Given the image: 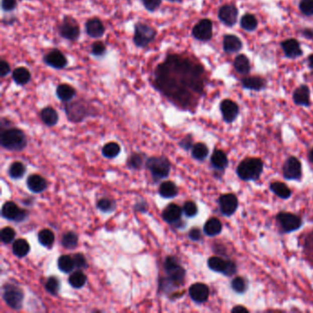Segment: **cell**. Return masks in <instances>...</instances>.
Returning <instances> with one entry per match:
<instances>
[{
  "mask_svg": "<svg viewBox=\"0 0 313 313\" xmlns=\"http://www.w3.org/2000/svg\"><path fill=\"white\" fill-rule=\"evenodd\" d=\"M243 88L249 90L261 91L266 87V81L260 76H248L242 79Z\"/></svg>",
  "mask_w": 313,
  "mask_h": 313,
  "instance_id": "obj_26",
  "label": "cell"
},
{
  "mask_svg": "<svg viewBox=\"0 0 313 313\" xmlns=\"http://www.w3.org/2000/svg\"><path fill=\"white\" fill-rule=\"evenodd\" d=\"M221 230H222V224L220 220L217 218L208 219L207 222L204 225V233L210 237L219 234L221 232Z\"/></svg>",
  "mask_w": 313,
  "mask_h": 313,
  "instance_id": "obj_30",
  "label": "cell"
},
{
  "mask_svg": "<svg viewBox=\"0 0 313 313\" xmlns=\"http://www.w3.org/2000/svg\"><path fill=\"white\" fill-rule=\"evenodd\" d=\"M141 2L147 11L150 12H154L157 11L162 4V0H141Z\"/></svg>",
  "mask_w": 313,
  "mask_h": 313,
  "instance_id": "obj_51",
  "label": "cell"
},
{
  "mask_svg": "<svg viewBox=\"0 0 313 313\" xmlns=\"http://www.w3.org/2000/svg\"><path fill=\"white\" fill-rule=\"evenodd\" d=\"M239 11L233 4L221 6L218 11L219 21L228 27L234 26L238 21Z\"/></svg>",
  "mask_w": 313,
  "mask_h": 313,
  "instance_id": "obj_14",
  "label": "cell"
},
{
  "mask_svg": "<svg viewBox=\"0 0 313 313\" xmlns=\"http://www.w3.org/2000/svg\"><path fill=\"white\" fill-rule=\"evenodd\" d=\"M23 297L24 294L22 292L20 287L7 284L4 287V292H3V299L6 304L10 307L19 310L22 308V302H23Z\"/></svg>",
  "mask_w": 313,
  "mask_h": 313,
  "instance_id": "obj_7",
  "label": "cell"
},
{
  "mask_svg": "<svg viewBox=\"0 0 313 313\" xmlns=\"http://www.w3.org/2000/svg\"><path fill=\"white\" fill-rule=\"evenodd\" d=\"M277 219L282 230L285 232H292V231L298 230L302 226L301 219L297 215H294L292 213L280 212L277 214Z\"/></svg>",
  "mask_w": 313,
  "mask_h": 313,
  "instance_id": "obj_12",
  "label": "cell"
},
{
  "mask_svg": "<svg viewBox=\"0 0 313 313\" xmlns=\"http://www.w3.org/2000/svg\"><path fill=\"white\" fill-rule=\"evenodd\" d=\"M169 2H172V3H181L182 0H167Z\"/></svg>",
  "mask_w": 313,
  "mask_h": 313,
  "instance_id": "obj_62",
  "label": "cell"
},
{
  "mask_svg": "<svg viewBox=\"0 0 313 313\" xmlns=\"http://www.w3.org/2000/svg\"><path fill=\"white\" fill-rule=\"evenodd\" d=\"M231 312L233 313H248L249 312V310L246 308V307H244V306H242V305H237V306H235L233 308H231Z\"/></svg>",
  "mask_w": 313,
  "mask_h": 313,
  "instance_id": "obj_57",
  "label": "cell"
},
{
  "mask_svg": "<svg viewBox=\"0 0 313 313\" xmlns=\"http://www.w3.org/2000/svg\"><path fill=\"white\" fill-rule=\"evenodd\" d=\"M183 211L187 217L192 218L198 214V207L193 201H187L183 207Z\"/></svg>",
  "mask_w": 313,
  "mask_h": 313,
  "instance_id": "obj_50",
  "label": "cell"
},
{
  "mask_svg": "<svg viewBox=\"0 0 313 313\" xmlns=\"http://www.w3.org/2000/svg\"><path fill=\"white\" fill-rule=\"evenodd\" d=\"M58 268L63 273H69L73 271L74 266L73 257L69 256H62L58 259Z\"/></svg>",
  "mask_w": 313,
  "mask_h": 313,
  "instance_id": "obj_39",
  "label": "cell"
},
{
  "mask_svg": "<svg viewBox=\"0 0 313 313\" xmlns=\"http://www.w3.org/2000/svg\"><path fill=\"white\" fill-rule=\"evenodd\" d=\"M41 119L45 125L54 126L57 124L59 116L53 108L46 107L41 111Z\"/></svg>",
  "mask_w": 313,
  "mask_h": 313,
  "instance_id": "obj_32",
  "label": "cell"
},
{
  "mask_svg": "<svg viewBox=\"0 0 313 313\" xmlns=\"http://www.w3.org/2000/svg\"><path fill=\"white\" fill-rule=\"evenodd\" d=\"M165 268H166L168 278L174 285H177V286L182 285L185 279L186 271L182 266L178 265V262L174 257H171V256L167 257L165 263Z\"/></svg>",
  "mask_w": 313,
  "mask_h": 313,
  "instance_id": "obj_8",
  "label": "cell"
},
{
  "mask_svg": "<svg viewBox=\"0 0 313 313\" xmlns=\"http://www.w3.org/2000/svg\"><path fill=\"white\" fill-rule=\"evenodd\" d=\"M308 66L311 68L313 70V54H310L309 56H308Z\"/></svg>",
  "mask_w": 313,
  "mask_h": 313,
  "instance_id": "obj_60",
  "label": "cell"
},
{
  "mask_svg": "<svg viewBox=\"0 0 313 313\" xmlns=\"http://www.w3.org/2000/svg\"><path fill=\"white\" fill-rule=\"evenodd\" d=\"M281 48L286 57L289 59H297L303 54L300 43L295 39H288L282 42Z\"/></svg>",
  "mask_w": 313,
  "mask_h": 313,
  "instance_id": "obj_20",
  "label": "cell"
},
{
  "mask_svg": "<svg viewBox=\"0 0 313 313\" xmlns=\"http://www.w3.org/2000/svg\"><path fill=\"white\" fill-rule=\"evenodd\" d=\"M43 62L54 69H63L68 63L67 58L58 49H53L46 53L43 57Z\"/></svg>",
  "mask_w": 313,
  "mask_h": 313,
  "instance_id": "obj_16",
  "label": "cell"
},
{
  "mask_svg": "<svg viewBox=\"0 0 313 313\" xmlns=\"http://www.w3.org/2000/svg\"><path fill=\"white\" fill-rule=\"evenodd\" d=\"M210 163L212 167L218 170H224L228 166V157L224 151L221 150H215L210 157Z\"/></svg>",
  "mask_w": 313,
  "mask_h": 313,
  "instance_id": "obj_29",
  "label": "cell"
},
{
  "mask_svg": "<svg viewBox=\"0 0 313 313\" xmlns=\"http://www.w3.org/2000/svg\"><path fill=\"white\" fill-rule=\"evenodd\" d=\"M120 146L117 142H109L102 148V154L106 158L112 159L120 154Z\"/></svg>",
  "mask_w": 313,
  "mask_h": 313,
  "instance_id": "obj_43",
  "label": "cell"
},
{
  "mask_svg": "<svg viewBox=\"0 0 313 313\" xmlns=\"http://www.w3.org/2000/svg\"><path fill=\"white\" fill-rule=\"evenodd\" d=\"M38 240L42 246L50 248L54 243L55 236L52 230L49 229H43V230H40L38 234Z\"/></svg>",
  "mask_w": 313,
  "mask_h": 313,
  "instance_id": "obj_37",
  "label": "cell"
},
{
  "mask_svg": "<svg viewBox=\"0 0 313 313\" xmlns=\"http://www.w3.org/2000/svg\"><path fill=\"white\" fill-rule=\"evenodd\" d=\"M270 189L272 192L277 195L278 198H283V199H287L291 196V190L284 183L277 182V181L271 183Z\"/></svg>",
  "mask_w": 313,
  "mask_h": 313,
  "instance_id": "obj_33",
  "label": "cell"
},
{
  "mask_svg": "<svg viewBox=\"0 0 313 313\" xmlns=\"http://www.w3.org/2000/svg\"><path fill=\"white\" fill-rule=\"evenodd\" d=\"M178 193V187L175 183L167 181L161 184L159 188V195L165 198H175Z\"/></svg>",
  "mask_w": 313,
  "mask_h": 313,
  "instance_id": "obj_34",
  "label": "cell"
},
{
  "mask_svg": "<svg viewBox=\"0 0 313 313\" xmlns=\"http://www.w3.org/2000/svg\"><path fill=\"white\" fill-rule=\"evenodd\" d=\"M298 8L303 15L313 16V0H300Z\"/></svg>",
  "mask_w": 313,
  "mask_h": 313,
  "instance_id": "obj_48",
  "label": "cell"
},
{
  "mask_svg": "<svg viewBox=\"0 0 313 313\" xmlns=\"http://www.w3.org/2000/svg\"><path fill=\"white\" fill-rule=\"evenodd\" d=\"M283 176L287 180H300L302 177V166L297 157H289L285 162L283 167Z\"/></svg>",
  "mask_w": 313,
  "mask_h": 313,
  "instance_id": "obj_11",
  "label": "cell"
},
{
  "mask_svg": "<svg viewBox=\"0 0 313 313\" xmlns=\"http://www.w3.org/2000/svg\"><path fill=\"white\" fill-rule=\"evenodd\" d=\"M182 211L183 209L178 205L170 204L164 210L162 215L163 219L168 223H176L181 219Z\"/></svg>",
  "mask_w": 313,
  "mask_h": 313,
  "instance_id": "obj_25",
  "label": "cell"
},
{
  "mask_svg": "<svg viewBox=\"0 0 313 313\" xmlns=\"http://www.w3.org/2000/svg\"><path fill=\"white\" fill-rule=\"evenodd\" d=\"M264 163L260 158H246L237 167V176L244 181H255L260 178Z\"/></svg>",
  "mask_w": 313,
  "mask_h": 313,
  "instance_id": "obj_3",
  "label": "cell"
},
{
  "mask_svg": "<svg viewBox=\"0 0 313 313\" xmlns=\"http://www.w3.org/2000/svg\"><path fill=\"white\" fill-rule=\"evenodd\" d=\"M188 292L193 301L201 304L208 300L209 296V288L203 283H195L189 287Z\"/></svg>",
  "mask_w": 313,
  "mask_h": 313,
  "instance_id": "obj_19",
  "label": "cell"
},
{
  "mask_svg": "<svg viewBox=\"0 0 313 313\" xmlns=\"http://www.w3.org/2000/svg\"><path fill=\"white\" fill-rule=\"evenodd\" d=\"M231 288L233 289V291L239 294L246 292L247 289L246 279L242 277H234L231 281Z\"/></svg>",
  "mask_w": 313,
  "mask_h": 313,
  "instance_id": "obj_45",
  "label": "cell"
},
{
  "mask_svg": "<svg viewBox=\"0 0 313 313\" xmlns=\"http://www.w3.org/2000/svg\"><path fill=\"white\" fill-rule=\"evenodd\" d=\"M97 207L103 212H111L116 209V203L110 198H101L98 201Z\"/></svg>",
  "mask_w": 313,
  "mask_h": 313,
  "instance_id": "obj_44",
  "label": "cell"
},
{
  "mask_svg": "<svg viewBox=\"0 0 313 313\" xmlns=\"http://www.w3.org/2000/svg\"><path fill=\"white\" fill-rule=\"evenodd\" d=\"M208 154H209V148L202 142L196 143L192 148V156L196 160L202 161L206 157L208 156Z\"/></svg>",
  "mask_w": 313,
  "mask_h": 313,
  "instance_id": "obj_42",
  "label": "cell"
},
{
  "mask_svg": "<svg viewBox=\"0 0 313 313\" xmlns=\"http://www.w3.org/2000/svg\"><path fill=\"white\" fill-rule=\"evenodd\" d=\"M188 236L192 241H199L201 238V230L198 228H193L189 230Z\"/></svg>",
  "mask_w": 313,
  "mask_h": 313,
  "instance_id": "obj_56",
  "label": "cell"
},
{
  "mask_svg": "<svg viewBox=\"0 0 313 313\" xmlns=\"http://www.w3.org/2000/svg\"><path fill=\"white\" fill-rule=\"evenodd\" d=\"M73 262H74V266L79 269H85L88 264H87V260L85 258V256L82 254H75L73 256Z\"/></svg>",
  "mask_w": 313,
  "mask_h": 313,
  "instance_id": "obj_52",
  "label": "cell"
},
{
  "mask_svg": "<svg viewBox=\"0 0 313 313\" xmlns=\"http://www.w3.org/2000/svg\"><path fill=\"white\" fill-rule=\"evenodd\" d=\"M219 205L220 212L224 216L230 217L234 214L238 208V198L234 194H224L219 198Z\"/></svg>",
  "mask_w": 313,
  "mask_h": 313,
  "instance_id": "obj_15",
  "label": "cell"
},
{
  "mask_svg": "<svg viewBox=\"0 0 313 313\" xmlns=\"http://www.w3.org/2000/svg\"><path fill=\"white\" fill-rule=\"evenodd\" d=\"M188 141V138H186L185 140H183V141L181 142V144H180V145H181L183 148H185V149H187V150H188V149H189L190 147L192 146V139H189L188 141Z\"/></svg>",
  "mask_w": 313,
  "mask_h": 313,
  "instance_id": "obj_59",
  "label": "cell"
},
{
  "mask_svg": "<svg viewBox=\"0 0 313 313\" xmlns=\"http://www.w3.org/2000/svg\"><path fill=\"white\" fill-rule=\"evenodd\" d=\"M233 66H234L236 72L240 73V74H248L250 73V61L245 54H239L235 57Z\"/></svg>",
  "mask_w": 313,
  "mask_h": 313,
  "instance_id": "obj_31",
  "label": "cell"
},
{
  "mask_svg": "<svg viewBox=\"0 0 313 313\" xmlns=\"http://www.w3.org/2000/svg\"><path fill=\"white\" fill-rule=\"evenodd\" d=\"M107 52V47L103 42H96L92 44L91 53L97 57L104 56Z\"/></svg>",
  "mask_w": 313,
  "mask_h": 313,
  "instance_id": "obj_49",
  "label": "cell"
},
{
  "mask_svg": "<svg viewBox=\"0 0 313 313\" xmlns=\"http://www.w3.org/2000/svg\"><path fill=\"white\" fill-rule=\"evenodd\" d=\"M11 73V65L6 60L2 59L0 61V76L5 77Z\"/></svg>",
  "mask_w": 313,
  "mask_h": 313,
  "instance_id": "obj_54",
  "label": "cell"
},
{
  "mask_svg": "<svg viewBox=\"0 0 313 313\" xmlns=\"http://www.w3.org/2000/svg\"><path fill=\"white\" fill-rule=\"evenodd\" d=\"M58 32L60 36L68 41L75 42L80 36V27L73 17L64 16L63 21L58 26Z\"/></svg>",
  "mask_w": 313,
  "mask_h": 313,
  "instance_id": "obj_5",
  "label": "cell"
},
{
  "mask_svg": "<svg viewBox=\"0 0 313 313\" xmlns=\"http://www.w3.org/2000/svg\"><path fill=\"white\" fill-rule=\"evenodd\" d=\"M219 109H220L223 120L227 123L233 122L239 115V110H240L239 106L230 99L222 100L219 106Z\"/></svg>",
  "mask_w": 313,
  "mask_h": 313,
  "instance_id": "obj_18",
  "label": "cell"
},
{
  "mask_svg": "<svg viewBox=\"0 0 313 313\" xmlns=\"http://www.w3.org/2000/svg\"><path fill=\"white\" fill-rule=\"evenodd\" d=\"M17 6H18L17 0H2L1 1L2 10L6 12H11L16 10Z\"/></svg>",
  "mask_w": 313,
  "mask_h": 313,
  "instance_id": "obj_53",
  "label": "cell"
},
{
  "mask_svg": "<svg viewBox=\"0 0 313 313\" xmlns=\"http://www.w3.org/2000/svg\"><path fill=\"white\" fill-rule=\"evenodd\" d=\"M301 34H302V36L305 37L306 39L313 40V29H305V30H302Z\"/></svg>",
  "mask_w": 313,
  "mask_h": 313,
  "instance_id": "obj_58",
  "label": "cell"
},
{
  "mask_svg": "<svg viewBox=\"0 0 313 313\" xmlns=\"http://www.w3.org/2000/svg\"><path fill=\"white\" fill-rule=\"evenodd\" d=\"M76 90L67 84H61L56 89V96L63 102H68L75 97Z\"/></svg>",
  "mask_w": 313,
  "mask_h": 313,
  "instance_id": "obj_27",
  "label": "cell"
},
{
  "mask_svg": "<svg viewBox=\"0 0 313 313\" xmlns=\"http://www.w3.org/2000/svg\"><path fill=\"white\" fill-rule=\"evenodd\" d=\"M129 164H130V167H132V168H140L141 164H142V159L139 154H133L131 157Z\"/></svg>",
  "mask_w": 313,
  "mask_h": 313,
  "instance_id": "obj_55",
  "label": "cell"
},
{
  "mask_svg": "<svg viewBox=\"0 0 313 313\" xmlns=\"http://www.w3.org/2000/svg\"><path fill=\"white\" fill-rule=\"evenodd\" d=\"M16 232L11 227H5L1 230V241L3 244H11L15 239Z\"/></svg>",
  "mask_w": 313,
  "mask_h": 313,
  "instance_id": "obj_47",
  "label": "cell"
},
{
  "mask_svg": "<svg viewBox=\"0 0 313 313\" xmlns=\"http://www.w3.org/2000/svg\"><path fill=\"white\" fill-rule=\"evenodd\" d=\"M2 217L9 220H16L21 221L27 216V212L23 209H21L18 205L12 201H7L3 207L1 211Z\"/></svg>",
  "mask_w": 313,
  "mask_h": 313,
  "instance_id": "obj_17",
  "label": "cell"
},
{
  "mask_svg": "<svg viewBox=\"0 0 313 313\" xmlns=\"http://www.w3.org/2000/svg\"><path fill=\"white\" fill-rule=\"evenodd\" d=\"M157 31L147 23L137 22L134 26L133 42L137 47L146 48L155 40Z\"/></svg>",
  "mask_w": 313,
  "mask_h": 313,
  "instance_id": "obj_4",
  "label": "cell"
},
{
  "mask_svg": "<svg viewBox=\"0 0 313 313\" xmlns=\"http://www.w3.org/2000/svg\"><path fill=\"white\" fill-rule=\"evenodd\" d=\"M213 35V24L209 19L198 21L193 27L192 36L200 42H209Z\"/></svg>",
  "mask_w": 313,
  "mask_h": 313,
  "instance_id": "obj_10",
  "label": "cell"
},
{
  "mask_svg": "<svg viewBox=\"0 0 313 313\" xmlns=\"http://www.w3.org/2000/svg\"><path fill=\"white\" fill-rule=\"evenodd\" d=\"M203 74V66L199 63L183 55L168 54L154 70L153 86L169 100L187 108L193 94H202Z\"/></svg>",
  "mask_w": 313,
  "mask_h": 313,
  "instance_id": "obj_1",
  "label": "cell"
},
{
  "mask_svg": "<svg viewBox=\"0 0 313 313\" xmlns=\"http://www.w3.org/2000/svg\"><path fill=\"white\" fill-rule=\"evenodd\" d=\"M223 50L227 53L239 52L243 48V42L240 38L233 34H227L223 37Z\"/></svg>",
  "mask_w": 313,
  "mask_h": 313,
  "instance_id": "obj_23",
  "label": "cell"
},
{
  "mask_svg": "<svg viewBox=\"0 0 313 313\" xmlns=\"http://www.w3.org/2000/svg\"><path fill=\"white\" fill-rule=\"evenodd\" d=\"M45 289L52 295H56L60 289V282L55 277H50L45 283Z\"/></svg>",
  "mask_w": 313,
  "mask_h": 313,
  "instance_id": "obj_46",
  "label": "cell"
},
{
  "mask_svg": "<svg viewBox=\"0 0 313 313\" xmlns=\"http://www.w3.org/2000/svg\"><path fill=\"white\" fill-rule=\"evenodd\" d=\"M308 159H309V161L313 164V148L310 150V151H309V153H308Z\"/></svg>",
  "mask_w": 313,
  "mask_h": 313,
  "instance_id": "obj_61",
  "label": "cell"
},
{
  "mask_svg": "<svg viewBox=\"0 0 313 313\" xmlns=\"http://www.w3.org/2000/svg\"><path fill=\"white\" fill-rule=\"evenodd\" d=\"M146 165L155 179L166 178L170 172V163L165 157H151Z\"/></svg>",
  "mask_w": 313,
  "mask_h": 313,
  "instance_id": "obj_6",
  "label": "cell"
},
{
  "mask_svg": "<svg viewBox=\"0 0 313 313\" xmlns=\"http://www.w3.org/2000/svg\"><path fill=\"white\" fill-rule=\"evenodd\" d=\"M79 245V236L73 231L64 233L62 238V246L66 249H74Z\"/></svg>",
  "mask_w": 313,
  "mask_h": 313,
  "instance_id": "obj_41",
  "label": "cell"
},
{
  "mask_svg": "<svg viewBox=\"0 0 313 313\" xmlns=\"http://www.w3.org/2000/svg\"><path fill=\"white\" fill-rule=\"evenodd\" d=\"M65 113L67 114L69 120L73 122H79L89 115V110L87 105L81 100H77L66 105Z\"/></svg>",
  "mask_w": 313,
  "mask_h": 313,
  "instance_id": "obj_13",
  "label": "cell"
},
{
  "mask_svg": "<svg viewBox=\"0 0 313 313\" xmlns=\"http://www.w3.org/2000/svg\"><path fill=\"white\" fill-rule=\"evenodd\" d=\"M294 103L297 106L308 107L310 105V91L308 86H299L293 93Z\"/></svg>",
  "mask_w": 313,
  "mask_h": 313,
  "instance_id": "obj_22",
  "label": "cell"
},
{
  "mask_svg": "<svg viewBox=\"0 0 313 313\" xmlns=\"http://www.w3.org/2000/svg\"><path fill=\"white\" fill-rule=\"evenodd\" d=\"M26 173V167L21 162L11 164L9 168V176L12 179H21Z\"/></svg>",
  "mask_w": 313,
  "mask_h": 313,
  "instance_id": "obj_38",
  "label": "cell"
},
{
  "mask_svg": "<svg viewBox=\"0 0 313 313\" xmlns=\"http://www.w3.org/2000/svg\"><path fill=\"white\" fill-rule=\"evenodd\" d=\"M240 25L246 32H254L258 26V21L255 15L247 13L242 17Z\"/></svg>",
  "mask_w": 313,
  "mask_h": 313,
  "instance_id": "obj_36",
  "label": "cell"
},
{
  "mask_svg": "<svg viewBox=\"0 0 313 313\" xmlns=\"http://www.w3.org/2000/svg\"><path fill=\"white\" fill-rule=\"evenodd\" d=\"M31 250L29 243L25 239H18L12 246L13 254L18 257H25Z\"/></svg>",
  "mask_w": 313,
  "mask_h": 313,
  "instance_id": "obj_35",
  "label": "cell"
},
{
  "mask_svg": "<svg viewBox=\"0 0 313 313\" xmlns=\"http://www.w3.org/2000/svg\"><path fill=\"white\" fill-rule=\"evenodd\" d=\"M0 143L9 151H21L25 149L28 141L23 131L17 128H11L1 132Z\"/></svg>",
  "mask_w": 313,
  "mask_h": 313,
  "instance_id": "obj_2",
  "label": "cell"
},
{
  "mask_svg": "<svg viewBox=\"0 0 313 313\" xmlns=\"http://www.w3.org/2000/svg\"><path fill=\"white\" fill-rule=\"evenodd\" d=\"M47 186V181L39 175H32L27 179V187L33 193H42Z\"/></svg>",
  "mask_w": 313,
  "mask_h": 313,
  "instance_id": "obj_24",
  "label": "cell"
},
{
  "mask_svg": "<svg viewBox=\"0 0 313 313\" xmlns=\"http://www.w3.org/2000/svg\"><path fill=\"white\" fill-rule=\"evenodd\" d=\"M86 32L91 38H101L105 34V26L99 18H92L86 22Z\"/></svg>",
  "mask_w": 313,
  "mask_h": 313,
  "instance_id": "obj_21",
  "label": "cell"
},
{
  "mask_svg": "<svg viewBox=\"0 0 313 313\" xmlns=\"http://www.w3.org/2000/svg\"><path fill=\"white\" fill-rule=\"evenodd\" d=\"M87 283V277L83 272L76 271L69 277V284L73 288H81Z\"/></svg>",
  "mask_w": 313,
  "mask_h": 313,
  "instance_id": "obj_40",
  "label": "cell"
},
{
  "mask_svg": "<svg viewBox=\"0 0 313 313\" xmlns=\"http://www.w3.org/2000/svg\"><path fill=\"white\" fill-rule=\"evenodd\" d=\"M12 79L14 80V82L19 85V86H25L27 84L30 83L31 79H32V74L31 72L27 69L26 67L16 68L13 73H12Z\"/></svg>",
  "mask_w": 313,
  "mask_h": 313,
  "instance_id": "obj_28",
  "label": "cell"
},
{
  "mask_svg": "<svg viewBox=\"0 0 313 313\" xmlns=\"http://www.w3.org/2000/svg\"><path fill=\"white\" fill-rule=\"evenodd\" d=\"M208 266L212 271L223 274L227 277H230L237 271V266L232 261L225 260L221 257L212 256L208 260Z\"/></svg>",
  "mask_w": 313,
  "mask_h": 313,
  "instance_id": "obj_9",
  "label": "cell"
}]
</instances>
